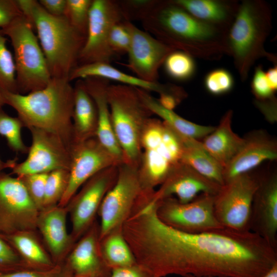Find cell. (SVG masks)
<instances>
[{"label":"cell","mask_w":277,"mask_h":277,"mask_svg":"<svg viewBox=\"0 0 277 277\" xmlns=\"http://www.w3.org/2000/svg\"><path fill=\"white\" fill-rule=\"evenodd\" d=\"M23 15L16 0H0V30Z\"/></svg>","instance_id":"7bdbcfd3"},{"label":"cell","mask_w":277,"mask_h":277,"mask_svg":"<svg viewBox=\"0 0 277 277\" xmlns=\"http://www.w3.org/2000/svg\"><path fill=\"white\" fill-rule=\"evenodd\" d=\"M73 88V143H76L96 137L97 113L95 104L87 92L83 80H77Z\"/></svg>","instance_id":"4316f807"},{"label":"cell","mask_w":277,"mask_h":277,"mask_svg":"<svg viewBox=\"0 0 277 277\" xmlns=\"http://www.w3.org/2000/svg\"><path fill=\"white\" fill-rule=\"evenodd\" d=\"M214 195L202 193L193 200L180 203L174 197L159 201L157 213L167 225L179 230L197 233L224 228L214 212Z\"/></svg>","instance_id":"4fadbf2b"},{"label":"cell","mask_w":277,"mask_h":277,"mask_svg":"<svg viewBox=\"0 0 277 277\" xmlns=\"http://www.w3.org/2000/svg\"><path fill=\"white\" fill-rule=\"evenodd\" d=\"M180 135L183 144L182 162L209 180L220 186L223 185L224 168L206 150L202 142Z\"/></svg>","instance_id":"83f0119b"},{"label":"cell","mask_w":277,"mask_h":277,"mask_svg":"<svg viewBox=\"0 0 277 277\" xmlns=\"http://www.w3.org/2000/svg\"><path fill=\"white\" fill-rule=\"evenodd\" d=\"M24 127L18 117H13L7 114L0 107V135L4 136L10 149L17 153H28L29 147L24 144L21 130Z\"/></svg>","instance_id":"d6a6232c"},{"label":"cell","mask_w":277,"mask_h":277,"mask_svg":"<svg viewBox=\"0 0 277 277\" xmlns=\"http://www.w3.org/2000/svg\"><path fill=\"white\" fill-rule=\"evenodd\" d=\"M152 198L138 202L121 226L137 265L151 277H263L277 249L250 231L190 233L163 222Z\"/></svg>","instance_id":"6da1fadb"},{"label":"cell","mask_w":277,"mask_h":277,"mask_svg":"<svg viewBox=\"0 0 277 277\" xmlns=\"http://www.w3.org/2000/svg\"><path fill=\"white\" fill-rule=\"evenodd\" d=\"M95 77L112 80L119 84L140 88L148 92H156L159 94L166 92L170 87V84H161L143 80L136 76H132L122 72L110 64L97 62L78 65L70 73V82L74 80L85 79Z\"/></svg>","instance_id":"cb8c5ba5"},{"label":"cell","mask_w":277,"mask_h":277,"mask_svg":"<svg viewBox=\"0 0 277 277\" xmlns=\"http://www.w3.org/2000/svg\"><path fill=\"white\" fill-rule=\"evenodd\" d=\"M0 277H73V274L66 263H62L48 269L24 268L0 272Z\"/></svg>","instance_id":"f35d334b"},{"label":"cell","mask_w":277,"mask_h":277,"mask_svg":"<svg viewBox=\"0 0 277 277\" xmlns=\"http://www.w3.org/2000/svg\"><path fill=\"white\" fill-rule=\"evenodd\" d=\"M48 174V173H41L16 176L21 181L31 200L39 211L43 208Z\"/></svg>","instance_id":"74e56055"},{"label":"cell","mask_w":277,"mask_h":277,"mask_svg":"<svg viewBox=\"0 0 277 277\" xmlns=\"http://www.w3.org/2000/svg\"><path fill=\"white\" fill-rule=\"evenodd\" d=\"M206 90L214 95H220L230 92L234 87V79L228 70L218 68L208 72L204 80Z\"/></svg>","instance_id":"8d00e7d4"},{"label":"cell","mask_w":277,"mask_h":277,"mask_svg":"<svg viewBox=\"0 0 277 277\" xmlns=\"http://www.w3.org/2000/svg\"><path fill=\"white\" fill-rule=\"evenodd\" d=\"M138 20L154 37L194 57L213 61L228 54V30L197 19L174 0H151Z\"/></svg>","instance_id":"7a4b0ae2"},{"label":"cell","mask_w":277,"mask_h":277,"mask_svg":"<svg viewBox=\"0 0 277 277\" xmlns=\"http://www.w3.org/2000/svg\"><path fill=\"white\" fill-rule=\"evenodd\" d=\"M99 229L92 227L70 251L67 266L73 277H109L111 270L103 258Z\"/></svg>","instance_id":"44dd1931"},{"label":"cell","mask_w":277,"mask_h":277,"mask_svg":"<svg viewBox=\"0 0 277 277\" xmlns=\"http://www.w3.org/2000/svg\"><path fill=\"white\" fill-rule=\"evenodd\" d=\"M263 277H277V263L273 265Z\"/></svg>","instance_id":"c3c4849f"},{"label":"cell","mask_w":277,"mask_h":277,"mask_svg":"<svg viewBox=\"0 0 277 277\" xmlns=\"http://www.w3.org/2000/svg\"><path fill=\"white\" fill-rule=\"evenodd\" d=\"M142 190L138 168L126 163L120 164L117 179L105 194L98 210L100 242L120 228Z\"/></svg>","instance_id":"30bf717a"},{"label":"cell","mask_w":277,"mask_h":277,"mask_svg":"<svg viewBox=\"0 0 277 277\" xmlns=\"http://www.w3.org/2000/svg\"><path fill=\"white\" fill-rule=\"evenodd\" d=\"M24 15L37 32L52 77L67 78L78 65L86 36L75 29L64 16L47 13L36 0H16Z\"/></svg>","instance_id":"277c9868"},{"label":"cell","mask_w":277,"mask_h":277,"mask_svg":"<svg viewBox=\"0 0 277 277\" xmlns=\"http://www.w3.org/2000/svg\"><path fill=\"white\" fill-rule=\"evenodd\" d=\"M38 2L49 14L55 16H64L66 0H39Z\"/></svg>","instance_id":"f6af8a7d"},{"label":"cell","mask_w":277,"mask_h":277,"mask_svg":"<svg viewBox=\"0 0 277 277\" xmlns=\"http://www.w3.org/2000/svg\"><path fill=\"white\" fill-rule=\"evenodd\" d=\"M71 163L66 190L58 204L66 207L80 187L99 171L120 163L96 137L73 143L70 147Z\"/></svg>","instance_id":"2e32d148"},{"label":"cell","mask_w":277,"mask_h":277,"mask_svg":"<svg viewBox=\"0 0 277 277\" xmlns=\"http://www.w3.org/2000/svg\"><path fill=\"white\" fill-rule=\"evenodd\" d=\"M24 268L29 267L9 244L0 235V272Z\"/></svg>","instance_id":"60d3db41"},{"label":"cell","mask_w":277,"mask_h":277,"mask_svg":"<svg viewBox=\"0 0 277 277\" xmlns=\"http://www.w3.org/2000/svg\"><path fill=\"white\" fill-rule=\"evenodd\" d=\"M131 40L128 21L120 22L112 26L109 34V44L116 56L128 53Z\"/></svg>","instance_id":"ab89813d"},{"label":"cell","mask_w":277,"mask_h":277,"mask_svg":"<svg viewBox=\"0 0 277 277\" xmlns=\"http://www.w3.org/2000/svg\"><path fill=\"white\" fill-rule=\"evenodd\" d=\"M107 97L112 128L123 151L124 163L138 168L142 133L153 114L144 104L137 88L109 84Z\"/></svg>","instance_id":"8992f818"},{"label":"cell","mask_w":277,"mask_h":277,"mask_svg":"<svg viewBox=\"0 0 277 277\" xmlns=\"http://www.w3.org/2000/svg\"><path fill=\"white\" fill-rule=\"evenodd\" d=\"M118 166L109 167L93 175L82 185L81 190L66 206L70 214V235L73 242L92 224L104 197L117 179Z\"/></svg>","instance_id":"9a60e30c"},{"label":"cell","mask_w":277,"mask_h":277,"mask_svg":"<svg viewBox=\"0 0 277 277\" xmlns=\"http://www.w3.org/2000/svg\"><path fill=\"white\" fill-rule=\"evenodd\" d=\"M233 112L227 111L219 125L203 138L206 150L224 168L240 150L244 138L234 133L231 128Z\"/></svg>","instance_id":"484cf974"},{"label":"cell","mask_w":277,"mask_h":277,"mask_svg":"<svg viewBox=\"0 0 277 277\" xmlns=\"http://www.w3.org/2000/svg\"><path fill=\"white\" fill-rule=\"evenodd\" d=\"M125 20L118 1L93 0L78 65L97 62L110 64L116 56L109 44L110 30L114 24Z\"/></svg>","instance_id":"8fae6325"},{"label":"cell","mask_w":277,"mask_h":277,"mask_svg":"<svg viewBox=\"0 0 277 277\" xmlns=\"http://www.w3.org/2000/svg\"><path fill=\"white\" fill-rule=\"evenodd\" d=\"M131 44L127 66L136 76L150 82H157L159 70L167 56L176 50L128 21Z\"/></svg>","instance_id":"e0dca14e"},{"label":"cell","mask_w":277,"mask_h":277,"mask_svg":"<svg viewBox=\"0 0 277 277\" xmlns=\"http://www.w3.org/2000/svg\"><path fill=\"white\" fill-rule=\"evenodd\" d=\"M82 80L96 105L97 113L96 138L120 163H124L123 153L112 128L107 101V89L109 81L95 77Z\"/></svg>","instance_id":"603a6c76"},{"label":"cell","mask_w":277,"mask_h":277,"mask_svg":"<svg viewBox=\"0 0 277 277\" xmlns=\"http://www.w3.org/2000/svg\"><path fill=\"white\" fill-rule=\"evenodd\" d=\"M39 212L21 181L0 172V235L35 231Z\"/></svg>","instance_id":"7c38bea8"},{"label":"cell","mask_w":277,"mask_h":277,"mask_svg":"<svg viewBox=\"0 0 277 277\" xmlns=\"http://www.w3.org/2000/svg\"><path fill=\"white\" fill-rule=\"evenodd\" d=\"M32 143L26 159L16 163L10 174L17 176L35 173H49L57 169H70V146L61 137L52 132L35 128L29 129Z\"/></svg>","instance_id":"5bb4252c"},{"label":"cell","mask_w":277,"mask_h":277,"mask_svg":"<svg viewBox=\"0 0 277 277\" xmlns=\"http://www.w3.org/2000/svg\"><path fill=\"white\" fill-rule=\"evenodd\" d=\"M101 242H103L101 248L103 258L111 270L136 264L132 251L120 229L111 232Z\"/></svg>","instance_id":"4dcf8cb0"},{"label":"cell","mask_w":277,"mask_h":277,"mask_svg":"<svg viewBox=\"0 0 277 277\" xmlns=\"http://www.w3.org/2000/svg\"><path fill=\"white\" fill-rule=\"evenodd\" d=\"M34 233L35 231H21L0 235L14 249L28 267L48 269L54 267L56 264Z\"/></svg>","instance_id":"f1b7e54d"},{"label":"cell","mask_w":277,"mask_h":277,"mask_svg":"<svg viewBox=\"0 0 277 277\" xmlns=\"http://www.w3.org/2000/svg\"><path fill=\"white\" fill-rule=\"evenodd\" d=\"M272 28L270 7L262 0L240 2L235 18L227 34L228 55L242 81L247 80L254 64L265 57L276 64V56L265 49L264 44Z\"/></svg>","instance_id":"5b68a950"},{"label":"cell","mask_w":277,"mask_h":277,"mask_svg":"<svg viewBox=\"0 0 277 277\" xmlns=\"http://www.w3.org/2000/svg\"><path fill=\"white\" fill-rule=\"evenodd\" d=\"M251 88L252 93L259 101H266L274 99L275 92L269 85L266 72L262 65H259L255 68Z\"/></svg>","instance_id":"b9f144b4"},{"label":"cell","mask_w":277,"mask_h":277,"mask_svg":"<svg viewBox=\"0 0 277 277\" xmlns=\"http://www.w3.org/2000/svg\"><path fill=\"white\" fill-rule=\"evenodd\" d=\"M267 81L272 89L275 92L277 90V66L274 64L266 72Z\"/></svg>","instance_id":"bcb514c9"},{"label":"cell","mask_w":277,"mask_h":277,"mask_svg":"<svg viewBox=\"0 0 277 277\" xmlns=\"http://www.w3.org/2000/svg\"><path fill=\"white\" fill-rule=\"evenodd\" d=\"M24 14L1 30L11 41L14 52L17 93L42 89L52 77L37 35Z\"/></svg>","instance_id":"ba28073f"},{"label":"cell","mask_w":277,"mask_h":277,"mask_svg":"<svg viewBox=\"0 0 277 277\" xmlns=\"http://www.w3.org/2000/svg\"><path fill=\"white\" fill-rule=\"evenodd\" d=\"M261 178L250 172L239 175L222 185L214 196L216 218L225 228L250 231L252 204Z\"/></svg>","instance_id":"9c48e42d"},{"label":"cell","mask_w":277,"mask_h":277,"mask_svg":"<svg viewBox=\"0 0 277 277\" xmlns=\"http://www.w3.org/2000/svg\"><path fill=\"white\" fill-rule=\"evenodd\" d=\"M197 19L229 30L240 2L233 0H174Z\"/></svg>","instance_id":"d4e9b609"},{"label":"cell","mask_w":277,"mask_h":277,"mask_svg":"<svg viewBox=\"0 0 277 277\" xmlns=\"http://www.w3.org/2000/svg\"><path fill=\"white\" fill-rule=\"evenodd\" d=\"M7 41L0 30V89L17 93L15 63Z\"/></svg>","instance_id":"836d02e7"},{"label":"cell","mask_w":277,"mask_h":277,"mask_svg":"<svg viewBox=\"0 0 277 277\" xmlns=\"http://www.w3.org/2000/svg\"><path fill=\"white\" fill-rule=\"evenodd\" d=\"M109 277H151L138 265L119 267L111 270Z\"/></svg>","instance_id":"ee69618b"},{"label":"cell","mask_w":277,"mask_h":277,"mask_svg":"<svg viewBox=\"0 0 277 277\" xmlns=\"http://www.w3.org/2000/svg\"><path fill=\"white\" fill-rule=\"evenodd\" d=\"M66 207L57 205L39 211L37 220L38 229L50 252L55 264L62 261L71 251L73 241L67 228Z\"/></svg>","instance_id":"7402d4cb"},{"label":"cell","mask_w":277,"mask_h":277,"mask_svg":"<svg viewBox=\"0 0 277 277\" xmlns=\"http://www.w3.org/2000/svg\"><path fill=\"white\" fill-rule=\"evenodd\" d=\"M249 230L277 249V175L261 178L251 207Z\"/></svg>","instance_id":"ac0fdd59"},{"label":"cell","mask_w":277,"mask_h":277,"mask_svg":"<svg viewBox=\"0 0 277 277\" xmlns=\"http://www.w3.org/2000/svg\"><path fill=\"white\" fill-rule=\"evenodd\" d=\"M93 0H66L64 16L78 31L86 36Z\"/></svg>","instance_id":"d590c367"},{"label":"cell","mask_w":277,"mask_h":277,"mask_svg":"<svg viewBox=\"0 0 277 277\" xmlns=\"http://www.w3.org/2000/svg\"><path fill=\"white\" fill-rule=\"evenodd\" d=\"M69 178L68 169H57L48 173L43 209L58 205L66 190Z\"/></svg>","instance_id":"e575fe53"},{"label":"cell","mask_w":277,"mask_h":277,"mask_svg":"<svg viewBox=\"0 0 277 277\" xmlns=\"http://www.w3.org/2000/svg\"><path fill=\"white\" fill-rule=\"evenodd\" d=\"M184 277H209V276H195L193 275H187Z\"/></svg>","instance_id":"f907efd6"},{"label":"cell","mask_w":277,"mask_h":277,"mask_svg":"<svg viewBox=\"0 0 277 277\" xmlns=\"http://www.w3.org/2000/svg\"><path fill=\"white\" fill-rule=\"evenodd\" d=\"M0 90L5 105L16 111L24 127L54 133L71 147L74 88L68 79L52 77L45 88L24 94Z\"/></svg>","instance_id":"3957f363"},{"label":"cell","mask_w":277,"mask_h":277,"mask_svg":"<svg viewBox=\"0 0 277 277\" xmlns=\"http://www.w3.org/2000/svg\"><path fill=\"white\" fill-rule=\"evenodd\" d=\"M137 89L143 101L152 114L160 117L179 134L199 140L205 137L215 128V127L201 125L185 120L173 110L163 107L157 99L151 95L149 92Z\"/></svg>","instance_id":"f546056e"},{"label":"cell","mask_w":277,"mask_h":277,"mask_svg":"<svg viewBox=\"0 0 277 277\" xmlns=\"http://www.w3.org/2000/svg\"><path fill=\"white\" fill-rule=\"evenodd\" d=\"M138 172L143 188L154 189L182 162L180 135L162 120L151 117L141 137Z\"/></svg>","instance_id":"52a82bcc"},{"label":"cell","mask_w":277,"mask_h":277,"mask_svg":"<svg viewBox=\"0 0 277 277\" xmlns=\"http://www.w3.org/2000/svg\"><path fill=\"white\" fill-rule=\"evenodd\" d=\"M5 105V103L2 94L0 90V107H3Z\"/></svg>","instance_id":"681fc988"},{"label":"cell","mask_w":277,"mask_h":277,"mask_svg":"<svg viewBox=\"0 0 277 277\" xmlns=\"http://www.w3.org/2000/svg\"><path fill=\"white\" fill-rule=\"evenodd\" d=\"M194 58L187 52L176 50L167 56L163 65L170 78L180 82L187 81L193 78L196 72Z\"/></svg>","instance_id":"1f68e13d"},{"label":"cell","mask_w":277,"mask_h":277,"mask_svg":"<svg viewBox=\"0 0 277 277\" xmlns=\"http://www.w3.org/2000/svg\"><path fill=\"white\" fill-rule=\"evenodd\" d=\"M17 160L18 159L15 157L4 161L0 157V172H3L5 169L10 168L11 169L17 163Z\"/></svg>","instance_id":"7dc6e473"},{"label":"cell","mask_w":277,"mask_h":277,"mask_svg":"<svg viewBox=\"0 0 277 277\" xmlns=\"http://www.w3.org/2000/svg\"><path fill=\"white\" fill-rule=\"evenodd\" d=\"M221 186L181 162L155 190L154 197L160 201L175 196L180 203H187L202 193L215 195Z\"/></svg>","instance_id":"d6986e66"},{"label":"cell","mask_w":277,"mask_h":277,"mask_svg":"<svg viewBox=\"0 0 277 277\" xmlns=\"http://www.w3.org/2000/svg\"><path fill=\"white\" fill-rule=\"evenodd\" d=\"M244 143L232 159L224 168V183L248 172L267 160L277 157V143L262 130L255 131L244 137Z\"/></svg>","instance_id":"ffe728a7"}]
</instances>
